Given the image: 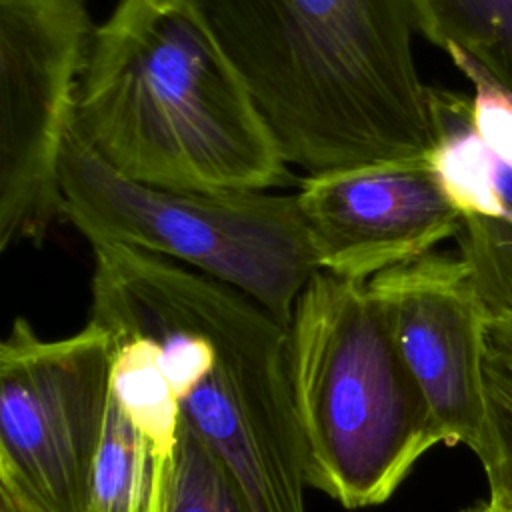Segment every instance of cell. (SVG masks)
Instances as JSON below:
<instances>
[{"instance_id":"cell-1","label":"cell","mask_w":512,"mask_h":512,"mask_svg":"<svg viewBox=\"0 0 512 512\" xmlns=\"http://www.w3.org/2000/svg\"><path fill=\"white\" fill-rule=\"evenodd\" d=\"M92 322L150 338L184 420L250 512H306L288 328L252 298L168 258L92 240Z\"/></svg>"},{"instance_id":"cell-2","label":"cell","mask_w":512,"mask_h":512,"mask_svg":"<svg viewBox=\"0 0 512 512\" xmlns=\"http://www.w3.org/2000/svg\"><path fill=\"white\" fill-rule=\"evenodd\" d=\"M286 160L318 174L428 156L412 0H196Z\"/></svg>"},{"instance_id":"cell-3","label":"cell","mask_w":512,"mask_h":512,"mask_svg":"<svg viewBox=\"0 0 512 512\" xmlns=\"http://www.w3.org/2000/svg\"><path fill=\"white\" fill-rule=\"evenodd\" d=\"M72 128L118 174L152 186L266 190L290 178L196 0H118L92 28Z\"/></svg>"},{"instance_id":"cell-4","label":"cell","mask_w":512,"mask_h":512,"mask_svg":"<svg viewBox=\"0 0 512 512\" xmlns=\"http://www.w3.org/2000/svg\"><path fill=\"white\" fill-rule=\"evenodd\" d=\"M306 484L344 508L384 504L444 438L368 282L314 274L288 326Z\"/></svg>"},{"instance_id":"cell-5","label":"cell","mask_w":512,"mask_h":512,"mask_svg":"<svg viewBox=\"0 0 512 512\" xmlns=\"http://www.w3.org/2000/svg\"><path fill=\"white\" fill-rule=\"evenodd\" d=\"M64 216L92 240L120 242L206 274L286 328L320 272L296 196L188 190L130 180L72 128L62 156Z\"/></svg>"},{"instance_id":"cell-6","label":"cell","mask_w":512,"mask_h":512,"mask_svg":"<svg viewBox=\"0 0 512 512\" xmlns=\"http://www.w3.org/2000/svg\"><path fill=\"white\" fill-rule=\"evenodd\" d=\"M84 0H0V248L64 216L62 156L90 46Z\"/></svg>"},{"instance_id":"cell-7","label":"cell","mask_w":512,"mask_h":512,"mask_svg":"<svg viewBox=\"0 0 512 512\" xmlns=\"http://www.w3.org/2000/svg\"><path fill=\"white\" fill-rule=\"evenodd\" d=\"M112 390V338L88 322L42 340L16 318L0 346V462L52 512H88Z\"/></svg>"},{"instance_id":"cell-8","label":"cell","mask_w":512,"mask_h":512,"mask_svg":"<svg viewBox=\"0 0 512 512\" xmlns=\"http://www.w3.org/2000/svg\"><path fill=\"white\" fill-rule=\"evenodd\" d=\"M444 444L468 446L488 470L494 438L484 356L488 318L466 262L430 252L368 280Z\"/></svg>"},{"instance_id":"cell-9","label":"cell","mask_w":512,"mask_h":512,"mask_svg":"<svg viewBox=\"0 0 512 512\" xmlns=\"http://www.w3.org/2000/svg\"><path fill=\"white\" fill-rule=\"evenodd\" d=\"M296 204L320 272L368 282L418 260L462 226L426 156L308 174Z\"/></svg>"},{"instance_id":"cell-10","label":"cell","mask_w":512,"mask_h":512,"mask_svg":"<svg viewBox=\"0 0 512 512\" xmlns=\"http://www.w3.org/2000/svg\"><path fill=\"white\" fill-rule=\"evenodd\" d=\"M182 410L146 342L114 350L88 512H170Z\"/></svg>"},{"instance_id":"cell-11","label":"cell","mask_w":512,"mask_h":512,"mask_svg":"<svg viewBox=\"0 0 512 512\" xmlns=\"http://www.w3.org/2000/svg\"><path fill=\"white\" fill-rule=\"evenodd\" d=\"M434 144L428 164L460 216L512 222V162L498 156L472 122V98L430 88Z\"/></svg>"},{"instance_id":"cell-12","label":"cell","mask_w":512,"mask_h":512,"mask_svg":"<svg viewBox=\"0 0 512 512\" xmlns=\"http://www.w3.org/2000/svg\"><path fill=\"white\" fill-rule=\"evenodd\" d=\"M418 32L460 52L512 96V0H412Z\"/></svg>"},{"instance_id":"cell-13","label":"cell","mask_w":512,"mask_h":512,"mask_svg":"<svg viewBox=\"0 0 512 512\" xmlns=\"http://www.w3.org/2000/svg\"><path fill=\"white\" fill-rule=\"evenodd\" d=\"M456 240L484 304L488 326L512 332V222L462 216Z\"/></svg>"},{"instance_id":"cell-14","label":"cell","mask_w":512,"mask_h":512,"mask_svg":"<svg viewBox=\"0 0 512 512\" xmlns=\"http://www.w3.org/2000/svg\"><path fill=\"white\" fill-rule=\"evenodd\" d=\"M170 512H250L230 470L184 416L176 448Z\"/></svg>"},{"instance_id":"cell-15","label":"cell","mask_w":512,"mask_h":512,"mask_svg":"<svg viewBox=\"0 0 512 512\" xmlns=\"http://www.w3.org/2000/svg\"><path fill=\"white\" fill-rule=\"evenodd\" d=\"M484 382L494 438V462L486 472L488 500L512 510V370L484 356Z\"/></svg>"},{"instance_id":"cell-16","label":"cell","mask_w":512,"mask_h":512,"mask_svg":"<svg viewBox=\"0 0 512 512\" xmlns=\"http://www.w3.org/2000/svg\"><path fill=\"white\" fill-rule=\"evenodd\" d=\"M0 512H52L24 480L6 464L0 462Z\"/></svg>"},{"instance_id":"cell-17","label":"cell","mask_w":512,"mask_h":512,"mask_svg":"<svg viewBox=\"0 0 512 512\" xmlns=\"http://www.w3.org/2000/svg\"><path fill=\"white\" fill-rule=\"evenodd\" d=\"M486 354L498 364L512 370V332L492 328L486 330Z\"/></svg>"},{"instance_id":"cell-18","label":"cell","mask_w":512,"mask_h":512,"mask_svg":"<svg viewBox=\"0 0 512 512\" xmlns=\"http://www.w3.org/2000/svg\"><path fill=\"white\" fill-rule=\"evenodd\" d=\"M462 512H512V510H508V508H504V506H498V504L486 500V502L476 504V506H472V508H466V510H462Z\"/></svg>"}]
</instances>
